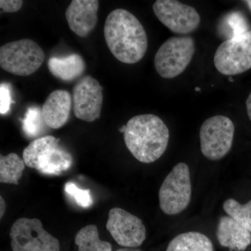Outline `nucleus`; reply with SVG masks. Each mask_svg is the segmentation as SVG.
Listing matches in <instances>:
<instances>
[{"label": "nucleus", "mask_w": 251, "mask_h": 251, "mask_svg": "<svg viewBox=\"0 0 251 251\" xmlns=\"http://www.w3.org/2000/svg\"><path fill=\"white\" fill-rule=\"evenodd\" d=\"M104 36L114 57L125 64L140 62L148 48L143 25L134 15L124 9L113 10L104 25Z\"/></svg>", "instance_id": "1"}, {"label": "nucleus", "mask_w": 251, "mask_h": 251, "mask_svg": "<svg viewBox=\"0 0 251 251\" xmlns=\"http://www.w3.org/2000/svg\"><path fill=\"white\" fill-rule=\"evenodd\" d=\"M126 146L138 161L151 163L166 151L170 132L159 117L152 114L132 117L124 133Z\"/></svg>", "instance_id": "2"}, {"label": "nucleus", "mask_w": 251, "mask_h": 251, "mask_svg": "<svg viewBox=\"0 0 251 251\" xmlns=\"http://www.w3.org/2000/svg\"><path fill=\"white\" fill-rule=\"evenodd\" d=\"M59 142L52 135L31 142L23 151L26 166L45 175H59L68 171L72 166V156Z\"/></svg>", "instance_id": "3"}, {"label": "nucleus", "mask_w": 251, "mask_h": 251, "mask_svg": "<svg viewBox=\"0 0 251 251\" xmlns=\"http://www.w3.org/2000/svg\"><path fill=\"white\" fill-rule=\"evenodd\" d=\"M45 59V53L39 44L31 39L7 43L0 49V66L3 70L20 76L36 72Z\"/></svg>", "instance_id": "4"}, {"label": "nucleus", "mask_w": 251, "mask_h": 251, "mask_svg": "<svg viewBox=\"0 0 251 251\" xmlns=\"http://www.w3.org/2000/svg\"><path fill=\"white\" fill-rule=\"evenodd\" d=\"M192 185L188 165L179 163L167 175L160 188V208L167 215H176L191 202Z\"/></svg>", "instance_id": "5"}, {"label": "nucleus", "mask_w": 251, "mask_h": 251, "mask_svg": "<svg viewBox=\"0 0 251 251\" xmlns=\"http://www.w3.org/2000/svg\"><path fill=\"white\" fill-rule=\"evenodd\" d=\"M195 52L191 36H173L165 41L154 57V67L160 76L171 79L184 72Z\"/></svg>", "instance_id": "6"}, {"label": "nucleus", "mask_w": 251, "mask_h": 251, "mask_svg": "<svg viewBox=\"0 0 251 251\" xmlns=\"http://www.w3.org/2000/svg\"><path fill=\"white\" fill-rule=\"evenodd\" d=\"M234 125L228 117L216 115L205 120L200 130L201 151L210 161H218L230 151Z\"/></svg>", "instance_id": "7"}, {"label": "nucleus", "mask_w": 251, "mask_h": 251, "mask_svg": "<svg viewBox=\"0 0 251 251\" xmlns=\"http://www.w3.org/2000/svg\"><path fill=\"white\" fill-rule=\"evenodd\" d=\"M12 251H59V241L44 228L37 219L21 218L10 230Z\"/></svg>", "instance_id": "8"}, {"label": "nucleus", "mask_w": 251, "mask_h": 251, "mask_svg": "<svg viewBox=\"0 0 251 251\" xmlns=\"http://www.w3.org/2000/svg\"><path fill=\"white\" fill-rule=\"evenodd\" d=\"M214 65L225 75H238L251 69V30L223 42L216 50Z\"/></svg>", "instance_id": "9"}, {"label": "nucleus", "mask_w": 251, "mask_h": 251, "mask_svg": "<svg viewBox=\"0 0 251 251\" xmlns=\"http://www.w3.org/2000/svg\"><path fill=\"white\" fill-rule=\"evenodd\" d=\"M153 11L160 22L180 35L193 32L201 23V16L195 8L176 0H157Z\"/></svg>", "instance_id": "10"}, {"label": "nucleus", "mask_w": 251, "mask_h": 251, "mask_svg": "<svg viewBox=\"0 0 251 251\" xmlns=\"http://www.w3.org/2000/svg\"><path fill=\"white\" fill-rule=\"evenodd\" d=\"M106 228L115 242L125 248L139 247L146 239V228L142 220L121 208H112L109 211Z\"/></svg>", "instance_id": "11"}, {"label": "nucleus", "mask_w": 251, "mask_h": 251, "mask_svg": "<svg viewBox=\"0 0 251 251\" xmlns=\"http://www.w3.org/2000/svg\"><path fill=\"white\" fill-rule=\"evenodd\" d=\"M103 87L91 75L82 77L73 89L74 115L82 121L99 120L103 105Z\"/></svg>", "instance_id": "12"}, {"label": "nucleus", "mask_w": 251, "mask_h": 251, "mask_svg": "<svg viewBox=\"0 0 251 251\" xmlns=\"http://www.w3.org/2000/svg\"><path fill=\"white\" fill-rule=\"evenodd\" d=\"M99 6L97 0H73L65 11L69 28L80 37L88 36L97 26Z\"/></svg>", "instance_id": "13"}, {"label": "nucleus", "mask_w": 251, "mask_h": 251, "mask_svg": "<svg viewBox=\"0 0 251 251\" xmlns=\"http://www.w3.org/2000/svg\"><path fill=\"white\" fill-rule=\"evenodd\" d=\"M72 98L66 90H55L50 94L43 105L41 112L46 125L58 129L66 125L70 117Z\"/></svg>", "instance_id": "14"}, {"label": "nucleus", "mask_w": 251, "mask_h": 251, "mask_svg": "<svg viewBox=\"0 0 251 251\" xmlns=\"http://www.w3.org/2000/svg\"><path fill=\"white\" fill-rule=\"evenodd\" d=\"M216 237L222 247L234 251H244L251 244V232L229 216L220 219Z\"/></svg>", "instance_id": "15"}, {"label": "nucleus", "mask_w": 251, "mask_h": 251, "mask_svg": "<svg viewBox=\"0 0 251 251\" xmlns=\"http://www.w3.org/2000/svg\"><path fill=\"white\" fill-rule=\"evenodd\" d=\"M48 67L54 77L69 82L84 74L86 64L80 54L74 53L66 57H51L48 62Z\"/></svg>", "instance_id": "16"}, {"label": "nucleus", "mask_w": 251, "mask_h": 251, "mask_svg": "<svg viewBox=\"0 0 251 251\" xmlns=\"http://www.w3.org/2000/svg\"><path fill=\"white\" fill-rule=\"evenodd\" d=\"M166 251H214L210 239L204 234L188 232L175 237Z\"/></svg>", "instance_id": "17"}, {"label": "nucleus", "mask_w": 251, "mask_h": 251, "mask_svg": "<svg viewBox=\"0 0 251 251\" xmlns=\"http://www.w3.org/2000/svg\"><path fill=\"white\" fill-rule=\"evenodd\" d=\"M251 31L250 23L245 15L239 11L228 13L219 24V32L226 40L242 35Z\"/></svg>", "instance_id": "18"}, {"label": "nucleus", "mask_w": 251, "mask_h": 251, "mask_svg": "<svg viewBox=\"0 0 251 251\" xmlns=\"http://www.w3.org/2000/svg\"><path fill=\"white\" fill-rule=\"evenodd\" d=\"M78 251H112L111 244L100 240L95 225H89L79 230L75 237Z\"/></svg>", "instance_id": "19"}, {"label": "nucleus", "mask_w": 251, "mask_h": 251, "mask_svg": "<svg viewBox=\"0 0 251 251\" xmlns=\"http://www.w3.org/2000/svg\"><path fill=\"white\" fill-rule=\"evenodd\" d=\"M25 163L17 153L0 156V182L18 185L22 177Z\"/></svg>", "instance_id": "20"}, {"label": "nucleus", "mask_w": 251, "mask_h": 251, "mask_svg": "<svg viewBox=\"0 0 251 251\" xmlns=\"http://www.w3.org/2000/svg\"><path fill=\"white\" fill-rule=\"evenodd\" d=\"M223 207L227 215L251 232V201L242 204L234 199H227Z\"/></svg>", "instance_id": "21"}, {"label": "nucleus", "mask_w": 251, "mask_h": 251, "mask_svg": "<svg viewBox=\"0 0 251 251\" xmlns=\"http://www.w3.org/2000/svg\"><path fill=\"white\" fill-rule=\"evenodd\" d=\"M45 125L42 112L39 107L33 106L27 109L23 120V130L27 137L35 138L40 135L43 133Z\"/></svg>", "instance_id": "22"}, {"label": "nucleus", "mask_w": 251, "mask_h": 251, "mask_svg": "<svg viewBox=\"0 0 251 251\" xmlns=\"http://www.w3.org/2000/svg\"><path fill=\"white\" fill-rule=\"evenodd\" d=\"M64 191L80 207L88 208L93 204V198L90 189H82L72 181H69L64 186Z\"/></svg>", "instance_id": "23"}, {"label": "nucleus", "mask_w": 251, "mask_h": 251, "mask_svg": "<svg viewBox=\"0 0 251 251\" xmlns=\"http://www.w3.org/2000/svg\"><path fill=\"white\" fill-rule=\"evenodd\" d=\"M13 103L11 87L9 83L2 82L0 85V114L1 115L7 114Z\"/></svg>", "instance_id": "24"}, {"label": "nucleus", "mask_w": 251, "mask_h": 251, "mask_svg": "<svg viewBox=\"0 0 251 251\" xmlns=\"http://www.w3.org/2000/svg\"><path fill=\"white\" fill-rule=\"evenodd\" d=\"M23 4L21 0H1L0 7L4 12L14 13L21 9Z\"/></svg>", "instance_id": "25"}, {"label": "nucleus", "mask_w": 251, "mask_h": 251, "mask_svg": "<svg viewBox=\"0 0 251 251\" xmlns=\"http://www.w3.org/2000/svg\"><path fill=\"white\" fill-rule=\"evenodd\" d=\"M246 105H247L248 116H249L251 121V92L249 94V97H248Z\"/></svg>", "instance_id": "26"}, {"label": "nucleus", "mask_w": 251, "mask_h": 251, "mask_svg": "<svg viewBox=\"0 0 251 251\" xmlns=\"http://www.w3.org/2000/svg\"><path fill=\"white\" fill-rule=\"evenodd\" d=\"M0 206H1V209H0V217L2 218V216L4 215L5 211H6V202H5L4 198L2 197H0Z\"/></svg>", "instance_id": "27"}, {"label": "nucleus", "mask_w": 251, "mask_h": 251, "mask_svg": "<svg viewBox=\"0 0 251 251\" xmlns=\"http://www.w3.org/2000/svg\"><path fill=\"white\" fill-rule=\"evenodd\" d=\"M116 251H143L138 250V249H131V248H123V249H118Z\"/></svg>", "instance_id": "28"}, {"label": "nucleus", "mask_w": 251, "mask_h": 251, "mask_svg": "<svg viewBox=\"0 0 251 251\" xmlns=\"http://www.w3.org/2000/svg\"><path fill=\"white\" fill-rule=\"evenodd\" d=\"M244 2L247 4L248 7H249V9L251 11V0H247V1H244Z\"/></svg>", "instance_id": "29"}, {"label": "nucleus", "mask_w": 251, "mask_h": 251, "mask_svg": "<svg viewBox=\"0 0 251 251\" xmlns=\"http://www.w3.org/2000/svg\"><path fill=\"white\" fill-rule=\"evenodd\" d=\"M126 130V125H123L121 127V128H120V132H121V133H125Z\"/></svg>", "instance_id": "30"}, {"label": "nucleus", "mask_w": 251, "mask_h": 251, "mask_svg": "<svg viewBox=\"0 0 251 251\" xmlns=\"http://www.w3.org/2000/svg\"><path fill=\"white\" fill-rule=\"evenodd\" d=\"M195 90H196V92H200V91L201 90V89L200 88V87H196V88H195Z\"/></svg>", "instance_id": "31"}, {"label": "nucleus", "mask_w": 251, "mask_h": 251, "mask_svg": "<svg viewBox=\"0 0 251 251\" xmlns=\"http://www.w3.org/2000/svg\"><path fill=\"white\" fill-rule=\"evenodd\" d=\"M229 80H230V82H233V79H232L231 76H229Z\"/></svg>", "instance_id": "32"}]
</instances>
